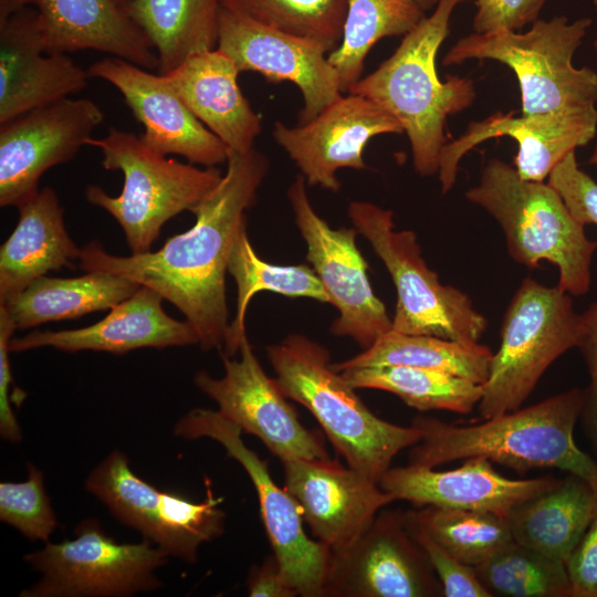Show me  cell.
<instances>
[{"mask_svg":"<svg viewBox=\"0 0 597 597\" xmlns=\"http://www.w3.org/2000/svg\"><path fill=\"white\" fill-rule=\"evenodd\" d=\"M474 569L492 596H570L566 564L514 540Z\"/></svg>","mask_w":597,"mask_h":597,"instance_id":"obj_36","label":"cell"},{"mask_svg":"<svg viewBox=\"0 0 597 597\" xmlns=\"http://www.w3.org/2000/svg\"><path fill=\"white\" fill-rule=\"evenodd\" d=\"M425 17L417 0H347L341 43L327 55L343 93L362 77L365 59L378 41L407 34Z\"/></svg>","mask_w":597,"mask_h":597,"instance_id":"obj_34","label":"cell"},{"mask_svg":"<svg viewBox=\"0 0 597 597\" xmlns=\"http://www.w3.org/2000/svg\"><path fill=\"white\" fill-rule=\"evenodd\" d=\"M401 133L399 122L379 105L346 93L306 123L287 126L276 122L273 137L307 185L337 192L338 169L367 168L363 154L369 140L383 134Z\"/></svg>","mask_w":597,"mask_h":597,"instance_id":"obj_18","label":"cell"},{"mask_svg":"<svg viewBox=\"0 0 597 597\" xmlns=\"http://www.w3.org/2000/svg\"><path fill=\"white\" fill-rule=\"evenodd\" d=\"M595 505L593 484L569 474L506 519L514 541L566 564L590 524Z\"/></svg>","mask_w":597,"mask_h":597,"instance_id":"obj_28","label":"cell"},{"mask_svg":"<svg viewBox=\"0 0 597 597\" xmlns=\"http://www.w3.org/2000/svg\"><path fill=\"white\" fill-rule=\"evenodd\" d=\"M492 350L482 344L390 329L370 347L341 363L337 371L375 365H404L430 369L483 385L490 375Z\"/></svg>","mask_w":597,"mask_h":597,"instance_id":"obj_31","label":"cell"},{"mask_svg":"<svg viewBox=\"0 0 597 597\" xmlns=\"http://www.w3.org/2000/svg\"><path fill=\"white\" fill-rule=\"evenodd\" d=\"M239 354V358L220 354L222 377L198 370L197 388L218 405L224 418L259 438L282 462L328 458L321 439L303 426L275 379L265 374L248 337Z\"/></svg>","mask_w":597,"mask_h":597,"instance_id":"obj_15","label":"cell"},{"mask_svg":"<svg viewBox=\"0 0 597 597\" xmlns=\"http://www.w3.org/2000/svg\"><path fill=\"white\" fill-rule=\"evenodd\" d=\"M464 1L438 0L432 13L404 35L395 52L346 92L373 101L399 122L410 143L413 167L423 177L438 175L448 116L470 107L476 97L471 77L450 75L443 82L436 64L452 13Z\"/></svg>","mask_w":597,"mask_h":597,"instance_id":"obj_3","label":"cell"},{"mask_svg":"<svg viewBox=\"0 0 597 597\" xmlns=\"http://www.w3.org/2000/svg\"><path fill=\"white\" fill-rule=\"evenodd\" d=\"M559 479L551 475L510 479L500 474L483 457L464 459L452 470L432 468H389L379 481L394 500H405L421 507H440L490 512L504 517L519 505L555 488Z\"/></svg>","mask_w":597,"mask_h":597,"instance_id":"obj_22","label":"cell"},{"mask_svg":"<svg viewBox=\"0 0 597 597\" xmlns=\"http://www.w3.org/2000/svg\"><path fill=\"white\" fill-rule=\"evenodd\" d=\"M407 520V517H406ZM407 524L426 552L433 570L441 584L443 596L446 597H491V593L482 584L474 567L467 565L443 547L436 543L422 531Z\"/></svg>","mask_w":597,"mask_h":597,"instance_id":"obj_40","label":"cell"},{"mask_svg":"<svg viewBox=\"0 0 597 597\" xmlns=\"http://www.w3.org/2000/svg\"><path fill=\"white\" fill-rule=\"evenodd\" d=\"M172 433L187 440L212 439L241 464L254 485L273 554L289 583L298 596L323 597L332 552L306 535L301 507L275 484L266 461L244 444L242 430L218 410L195 408L176 422Z\"/></svg>","mask_w":597,"mask_h":597,"instance_id":"obj_12","label":"cell"},{"mask_svg":"<svg viewBox=\"0 0 597 597\" xmlns=\"http://www.w3.org/2000/svg\"><path fill=\"white\" fill-rule=\"evenodd\" d=\"M221 7V0H129L124 6L155 49L160 74L216 48Z\"/></svg>","mask_w":597,"mask_h":597,"instance_id":"obj_30","label":"cell"},{"mask_svg":"<svg viewBox=\"0 0 597 597\" xmlns=\"http://www.w3.org/2000/svg\"><path fill=\"white\" fill-rule=\"evenodd\" d=\"M584 404L585 389L572 388L475 423L455 425L418 416L411 425L421 438L411 449L408 464L434 469L483 457L517 473L553 468L593 482L597 479V461L574 439Z\"/></svg>","mask_w":597,"mask_h":597,"instance_id":"obj_2","label":"cell"},{"mask_svg":"<svg viewBox=\"0 0 597 597\" xmlns=\"http://www.w3.org/2000/svg\"><path fill=\"white\" fill-rule=\"evenodd\" d=\"M306 185L305 178L297 175L287 198L306 243V260L338 311L331 333L349 337L366 349L391 329L392 320L370 285L367 262L356 245L358 231L354 226L332 228L314 210Z\"/></svg>","mask_w":597,"mask_h":597,"instance_id":"obj_13","label":"cell"},{"mask_svg":"<svg viewBox=\"0 0 597 597\" xmlns=\"http://www.w3.org/2000/svg\"><path fill=\"white\" fill-rule=\"evenodd\" d=\"M259 23L314 41L327 51L342 40L347 0H221Z\"/></svg>","mask_w":597,"mask_h":597,"instance_id":"obj_37","label":"cell"},{"mask_svg":"<svg viewBox=\"0 0 597 597\" xmlns=\"http://www.w3.org/2000/svg\"><path fill=\"white\" fill-rule=\"evenodd\" d=\"M588 161H589V164L597 166V144H596V146H595Z\"/></svg>","mask_w":597,"mask_h":597,"instance_id":"obj_47","label":"cell"},{"mask_svg":"<svg viewBox=\"0 0 597 597\" xmlns=\"http://www.w3.org/2000/svg\"><path fill=\"white\" fill-rule=\"evenodd\" d=\"M169 556L151 542L118 543L95 519H85L74 537L44 543L23 559L41 577L20 597H128L163 586L156 572Z\"/></svg>","mask_w":597,"mask_h":597,"instance_id":"obj_10","label":"cell"},{"mask_svg":"<svg viewBox=\"0 0 597 597\" xmlns=\"http://www.w3.org/2000/svg\"><path fill=\"white\" fill-rule=\"evenodd\" d=\"M464 195L499 223L516 263L534 269L547 261L558 270L561 290L574 296L589 291L597 241L547 181L524 180L514 166L491 158Z\"/></svg>","mask_w":597,"mask_h":597,"instance_id":"obj_5","label":"cell"},{"mask_svg":"<svg viewBox=\"0 0 597 597\" xmlns=\"http://www.w3.org/2000/svg\"><path fill=\"white\" fill-rule=\"evenodd\" d=\"M139 286L132 280L103 272H86L66 279L44 275L0 306L6 308L17 329H27L46 322L111 310Z\"/></svg>","mask_w":597,"mask_h":597,"instance_id":"obj_29","label":"cell"},{"mask_svg":"<svg viewBox=\"0 0 597 597\" xmlns=\"http://www.w3.org/2000/svg\"><path fill=\"white\" fill-rule=\"evenodd\" d=\"M547 182L561 195L576 220L585 226H597V181L579 168L576 150L556 165Z\"/></svg>","mask_w":597,"mask_h":597,"instance_id":"obj_39","label":"cell"},{"mask_svg":"<svg viewBox=\"0 0 597 597\" xmlns=\"http://www.w3.org/2000/svg\"><path fill=\"white\" fill-rule=\"evenodd\" d=\"M129 0H117L121 6H125Z\"/></svg>","mask_w":597,"mask_h":597,"instance_id":"obj_49","label":"cell"},{"mask_svg":"<svg viewBox=\"0 0 597 597\" xmlns=\"http://www.w3.org/2000/svg\"><path fill=\"white\" fill-rule=\"evenodd\" d=\"M285 490L316 541L333 554L350 547L394 498L379 483L329 458L283 461Z\"/></svg>","mask_w":597,"mask_h":597,"instance_id":"obj_21","label":"cell"},{"mask_svg":"<svg viewBox=\"0 0 597 597\" xmlns=\"http://www.w3.org/2000/svg\"><path fill=\"white\" fill-rule=\"evenodd\" d=\"M266 355L284 396L304 406L347 465L366 478L379 483L392 459L419 442L412 425H395L371 412L320 343L289 334L270 345Z\"/></svg>","mask_w":597,"mask_h":597,"instance_id":"obj_4","label":"cell"},{"mask_svg":"<svg viewBox=\"0 0 597 597\" xmlns=\"http://www.w3.org/2000/svg\"><path fill=\"white\" fill-rule=\"evenodd\" d=\"M87 72L118 90L150 148L205 167L227 163L228 147L193 115L165 74L115 56L91 64Z\"/></svg>","mask_w":597,"mask_h":597,"instance_id":"obj_20","label":"cell"},{"mask_svg":"<svg viewBox=\"0 0 597 597\" xmlns=\"http://www.w3.org/2000/svg\"><path fill=\"white\" fill-rule=\"evenodd\" d=\"M582 315V329L577 348L587 366L589 385L585 388L582 418L587 436L597 455V302Z\"/></svg>","mask_w":597,"mask_h":597,"instance_id":"obj_42","label":"cell"},{"mask_svg":"<svg viewBox=\"0 0 597 597\" xmlns=\"http://www.w3.org/2000/svg\"><path fill=\"white\" fill-rule=\"evenodd\" d=\"M87 146L101 151L105 169L123 172L124 186L113 197L90 185L85 198L118 222L134 254L149 252L163 226L180 212H192L223 176L216 167L199 168L167 158L140 135L116 127H109L102 138H90Z\"/></svg>","mask_w":597,"mask_h":597,"instance_id":"obj_7","label":"cell"},{"mask_svg":"<svg viewBox=\"0 0 597 597\" xmlns=\"http://www.w3.org/2000/svg\"><path fill=\"white\" fill-rule=\"evenodd\" d=\"M597 134V108L515 116L496 112L473 121L462 135L447 142L439 156L438 178L447 193L455 184L459 164L479 144L498 137L513 138L517 153L513 166L524 180L545 181L570 151L586 146Z\"/></svg>","mask_w":597,"mask_h":597,"instance_id":"obj_19","label":"cell"},{"mask_svg":"<svg viewBox=\"0 0 597 597\" xmlns=\"http://www.w3.org/2000/svg\"><path fill=\"white\" fill-rule=\"evenodd\" d=\"M590 483L596 492L594 515L579 544L566 562L570 597H597V479Z\"/></svg>","mask_w":597,"mask_h":597,"instance_id":"obj_43","label":"cell"},{"mask_svg":"<svg viewBox=\"0 0 597 597\" xmlns=\"http://www.w3.org/2000/svg\"><path fill=\"white\" fill-rule=\"evenodd\" d=\"M17 208L18 223L0 248V305L51 271L74 269V260L81 255L51 187L40 189Z\"/></svg>","mask_w":597,"mask_h":597,"instance_id":"obj_27","label":"cell"},{"mask_svg":"<svg viewBox=\"0 0 597 597\" xmlns=\"http://www.w3.org/2000/svg\"><path fill=\"white\" fill-rule=\"evenodd\" d=\"M394 212L367 201H353L348 217L390 274L397 292L391 329L411 335L478 343L488 320L461 290L442 284L421 255L411 230L396 231Z\"/></svg>","mask_w":597,"mask_h":597,"instance_id":"obj_9","label":"cell"},{"mask_svg":"<svg viewBox=\"0 0 597 597\" xmlns=\"http://www.w3.org/2000/svg\"><path fill=\"white\" fill-rule=\"evenodd\" d=\"M226 164L219 185L192 211L195 224L167 239L159 250L118 256L93 241L81 248L78 260L85 272L122 276L159 293L185 315L207 352L223 348L230 324L229 256L269 170L266 157L254 148L230 151Z\"/></svg>","mask_w":597,"mask_h":597,"instance_id":"obj_1","label":"cell"},{"mask_svg":"<svg viewBox=\"0 0 597 597\" xmlns=\"http://www.w3.org/2000/svg\"><path fill=\"white\" fill-rule=\"evenodd\" d=\"M591 19L565 15L537 19L527 31L494 30L470 33L446 53L444 66L470 60H491L511 69L521 93V114L597 108V72L576 67L573 59Z\"/></svg>","mask_w":597,"mask_h":597,"instance_id":"obj_6","label":"cell"},{"mask_svg":"<svg viewBox=\"0 0 597 597\" xmlns=\"http://www.w3.org/2000/svg\"><path fill=\"white\" fill-rule=\"evenodd\" d=\"M239 74L218 48L195 53L165 73L193 115L230 151L248 153L262 130V119L243 95Z\"/></svg>","mask_w":597,"mask_h":597,"instance_id":"obj_26","label":"cell"},{"mask_svg":"<svg viewBox=\"0 0 597 597\" xmlns=\"http://www.w3.org/2000/svg\"><path fill=\"white\" fill-rule=\"evenodd\" d=\"M88 77L65 53L46 52L34 8L0 21V124L78 93Z\"/></svg>","mask_w":597,"mask_h":597,"instance_id":"obj_23","label":"cell"},{"mask_svg":"<svg viewBox=\"0 0 597 597\" xmlns=\"http://www.w3.org/2000/svg\"><path fill=\"white\" fill-rule=\"evenodd\" d=\"M547 0H474L473 32L520 31L540 18Z\"/></svg>","mask_w":597,"mask_h":597,"instance_id":"obj_41","label":"cell"},{"mask_svg":"<svg viewBox=\"0 0 597 597\" xmlns=\"http://www.w3.org/2000/svg\"><path fill=\"white\" fill-rule=\"evenodd\" d=\"M0 520L30 541L50 542L59 525L44 488L43 472L28 463V478L22 482L0 483Z\"/></svg>","mask_w":597,"mask_h":597,"instance_id":"obj_38","label":"cell"},{"mask_svg":"<svg viewBox=\"0 0 597 597\" xmlns=\"http://www.w3.org/2000/svg\"><path fill=\"white\" fill-rule=\"evenodd\" d=\"M238 70L254 71L268 81L298 87L303 107L298 124L314 118L342 94L337 71L321 44L259 23L221 7L217 45Z\"/></svg>","mask_w":597,"mask_h":597,"instance_id":"obj_17","label":"cell"},{"mask_svg":"<svg viewBox=\"0 0 597 597\" xmlns=\"http://www.w3.org/2000/svg\"><path fill=\"white\" fill-rule=\"evenodd\" d=\"M434 597L441 584L406 512L380 511L347 549L333 554L323 597Z\"/></svg>","mask_w":597,"mask_h":597,"instance_id":"obj_14","label":"cell"},{"mask_svg":"<svg viewBox=\"0 0 597 597\" xmlns=\"http://www.w3.org/2000/svg\"><path fill=\"white\" fill-rule=\"evenodd\" d=\"M355 388L391 392L420 411L470 413L483 386L452 375L404 365H375L338 371Z\"/></svg>","mask_w":597,"mask_h":597,"instance_id":"obj_33","label":"cell"},{"mask_svg":"<svg viewBox=\"0 0 597 597\" xmlns=\"http://www.w3.org/2000/svg\"><path fill=\"white\" fill-rule=\"evenodd\" d=\"M248 595L251 597H294L298 596L285 577L275 555L253 565L249 572Z\"/></svg>","mask_w":597,"mask_h":597,"instance_id":"obj_45","label":"cell"},{"mask_svg":"<svg viewBox=\"0 0 597 597\" xmlns=\"http://www.w3.org/2000/svg\"><path fill=\"white\" fill-rule=\"evenodd\" d=\"M85 489L122 524L139 532L169 557L193 564L198 548L224 531L226 513L206 485V498L193 502L160 491L134 473L127 455L115 450L86 476Z\"/></svg>","mask_w":597,"mask_h":597,"instance_id":"obj_11","label":"cell"},{"mask_svg":"<svg viewBox=\"0 0 597 597\" xmlns=\"http://www.w3.org/2000/svg\"><path fill=\"white\" fill-rule=\"evenodd\" d=\"M228 273L237 284V312L229 324L220 354L230 357L239 353L247 338L245 314L251 298L256 293L269 291L331 304L329 295L312 266L275 265L261 260L249 240L247 226L241 228L234 241L229 256Z\"/></svg>","mask_w":597,"mask_h":597,"instance_id":"obj_32","label":"cell"},{"mask_svg":"<svg viewBox=\"0 0 597 597\" xmlns=\"http://www.w3.org/2000/svg\"><path fill=\"white\" fill-rule=\"evenodd\" d=\"M419 4L427 11L431 8H434L438 0H417Z\"/></svg>","mask_w":597,"mask_h":597,"instance_id":"obj_46","label":"cell"},{"mask_svg":"<svg viewBox=\"0 0 597 597\" xmlns=\"http://www.w3.org/2000/svg\"><path fill=\"white\" fill-rule=\"evenodd\" d=\"M593 4H594L595 11L597 13V0H593ZM594 49L597 52V38L594 41Z\"/></svg>","mask_w":597,"mask_h":597,"instance_id":"obj_48","label":"cell"},{"mask_svg":"<svg viewBox=\"0 0 597 597\" xmlns=\"http://www.w3.org/2000/svg\"><path fill=\"white\" fill-rule=\"evenodd\" d=\"M15 329L10 315L4 307L0 306V436L11 443L22 440V432L10 398V389L14 380L10 368L9 343Z\"/></svg>","mask_w":597,"mask_h":597,"instance_id":"obj_44","label":"cell"},{"mask_svg":"<svg viewBox=\"0 0 597 597\" xmlns=\"http://www.w3.org/2000/svg\"><path fill=\"white\" fill-rule=\"evenodd\" d=\"M163 296L140 285L128 298L111 308L100 322L86 327L65 331H34L22 337H12L11 353L39 347H53L65 353L82 350L125 354L155 347L198 344V337L187 321L169 316L163 308Z\"/></svg>","mask_w":597,"mask_h":597,"instance_id":"obj_25","label":"cell"},{"mask_svg":"<svg viewBox=\"0 0 597 597\" xmlns=\"http://www.w3.org/2000/svg\"><path fill=\"white\" fill-rule=\"evenodd\" d=\"M103 121L94 101L65 97L0 124V206L34 196L41 176L73 159Z\"/></svg>","mask_w":597,"mask_h":597,"instance_id":"obj_16","label":"cell"},{"mask_svg":"<svg viewBox=\"0 0 597 597\" xmlns=\"http://www.w3.org/2000/svg\"><path fill=\"white\" fill-rule=\"evenodd\" d=\"M406 517L410 525L472 567L513 541L507 519L490 512L426 505L407 511Z\"/></svg>","mask_w":597,"mask_h":597,"instance_id":"obj_35","label":"cell"},{"mask_svg":"<svg viewBox=\"0 0 597 597\" xmlns=\"http://www.w3.org/2000/svg\"><path fill=\"white\" fill-rule=\"evenodd\" d=\"M570 296L533 277L521 282L503 315L500 347L482 385L481 419L522 407L546 369L577 347L582 315Z\"/></svg>","mask_w":597,"mask_h":597,"instance_id":"obj_8","label":"cell"},{"mask_svg":"<svg viewBox=\"0 0 597 597\" xmlns=\"http://www.w3.org/2000/svg\"><path fill=\"white\" fill-rule=\"evenodd\" d=\"M24 7L36 10L49 53L94 50L159 67L148 38L117 0H0V21Z\"/></svg>","mask_w":597,"mask_h":597,"instance_id":"obj_24","label":"cell"}]
</instances>
